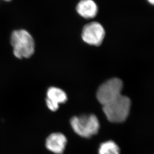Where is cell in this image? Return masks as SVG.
Segmentation results:
<instances>
[{
  "instance_id": "obj_3",
  "label": "cell",
  "mask_w": 154,
  "mask_h": 154,
  "mask_svg": "<svg viewBox=\"0 0 154 154\" xmlns=\"http://www.w3.org/2000/svg\"><path fill=\"white\" fill-rule=\"evenodd\" d=\"M70 125L76 134L84 138H90L97 134L100 127L97 117L94 114L73 117Z\"/></svg>"
},
{
  "instance_id": "obj_5",
  "label": "cell",
  "mask_w": 154,
  "mask_h": 154,
  "mask_svg": "<svg viewBox=\"0 0 154 154\" xmlns=\"http://www.w3.org/2000/svg\"><path fill=\"white\" fill-rule=\"evenodd\" d=\"M105 30L100 23L92 22L86 25L82 30V38L83 41L90 45L99 46L104 38Z\"/></svg>"
},
{
  "instance_id": "obj_9",
  "label": "cell",
  "mask_w": 154,
  "mask_h": 154,
  "mask_svg": "<svg viewBox=\"0 0 154 154\" xmlns=\"http://www.w3.org/2000/svg\"><path fill=\"white\" fill-rule=\"evenodd\" d=\"M99 154H120L119 147L112 141H107L101 144L98 150Z\"/></svg>"
},
{
  "instance_id": "obj_4",
  "label": "cell",
  "mask_w": 154,
  "mask_h": 154,
  "mask_svg": "<svg viewBox=\"0 0 154 154\" xmlns=\"http://www.w3.org/2000/svg\"><path fill=\"white\" fill-rule=\"evenodd\" d=\"M122 89V80L117 78L110 79L99 86L96 93L97 99L103 106L120 96Z\"/></svg>"
},
{
  "instance_id": "obj_2",
  "label": "cell",
  "mask_w": 154,
  "mask_h": 154,
  "mask_svg": "<svg viewBox=\"0 0 154 154\" xmlns=\"http://www.w3.org/2000/svg\"><path fill=\"white\" fill-rule=\"evenodd\" d=\"M131 100L121 95L119 97L103 105V112L112 123H122L128 117L131 108Z\"/></svg>"
},
{
  "instance_id": "obj_8",
  "label": "cell",
  "mask_w": 154,
  "mask_h": 154,
  "mask_svg": "<svg viewBox=\"0 0 154 154\" xmlns=\"http://www.w3.org/2000/svg\"><path fill=\"white\" fill-rule=\"evenodd\" d=\"M78 13L85 19H92L98 13V7L93 0H82L76 7Z\"/></svg>"
},
{
  "instance_id": "obj_6",
  "label": "cell",
  "mask_w": 154,
  "mask_h": 154,
  "mask_svg": "<svg viewBox=\"0 0 154 154\" xmlns=\"http://www.w3.org/2000/svg\"><path fill=\"white\" fill-rule=\"evenodd\" d=\"M46 103L51 110L55 111L58 109L59 104L67 101V95L66 92L59 88L50 87L47 91Z\"/></svg>"
},
{
  "instance_id": "obj_1",
  "label": "cell",
  "mask_w": 154,
  "mask_h": 154,
  "mask_svg": "<svg viewBox=\"0 0 154 154\" xmlns=\"http://www.w3.org/2000/svg\"><path fill=\"white\" fill-rule=\"evenodd\" d=\"M11 44L14 54L19 59L31 57L35 52V44L32 35L25 29H17L12 32Z\"/></svg>"
},
{
  "instance_id": "obj_7",
  "label": "cell",
  "mask_w": 154,
  "mask_h": 154,
  "mask_svg": "<svg viewBox=\"0 0 154 154\" xmlns=\"http://www.w3.org/2000/svg\"><path fill=\"white\" fill-rule=\"evenodd\" d=\"M67 143L66 136L60 133L51 134L46 140V147L50 151L55 154L63 153Z\"/></svg>"
},
{
  "instance_id": "obj_11",
  "label": "cell",
  "mask_w": 154,
  "mask_h": 154,
  "mask_svg": "<svg viewBox=\"0 0 154 154\" xmlns=\"http://www.w3.org/2000/svg\"><path fill=\"white\" fill-rule=\"evenodd\" d=\"M4 1H5L6 2H10L12 1V0H4Z\"/></svg>"
},
{
  "instance_id": "obj_10",
  "label": "cell",
  "mask_w": 154,
  "mask_h": 154,
  "mask_svg": "<svg viewBox=\"0 0 154 154\" xmlns=\"http://www.w3.org/2000/svg\"><path fill=\"white\" fill-rule=\"evenodd\" d=\"M148 1L150 3V4H151L153 5L154 3V0H148Z\"/></svg>"
}]
</instances>
